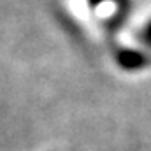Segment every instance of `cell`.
<instances>
[{"instance_id": "obj_1", "label": "cell", "mask_w": 151, "mask_h": 151, "mask_svg": "<svg viewBox=\"0 0 151 151\" xmlns=\"http://www.w3.org/2000/svg\"><path fill=\"white\" fill-rule=\"evenodd\" d=\"M148 39H151V27H150V30H148Z\"/></svg>"}]
</instances>
